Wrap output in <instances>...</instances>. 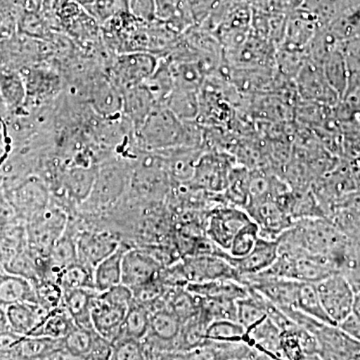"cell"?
I'll list each match as a JSON object with an SVG mask.
<instances>
[{
	"label": "cell",
	"mask_w": 360,
	"mask_h": 360,
	"mask_svg": "<svg viewBox=\"0 0 360 360\" xmlns=\"http://www.w3.org/2000/svg\"><path fill=\"white\" fill-rule=\"evenodd\" d=\"M194 122L195 120L184 122L167 105L158 104L136 129V134L143 148L149 150L196 148L200 136Z\"/></svg>",
	"instance_id": "6da1fadb"
},
{
	"label": "cell",
	"mask_w": 360,
	"mask_h": 360,
	"mask_svg": "<svg viewBox=\"0 0 360 360\" xmlns=\"http://www.w3.org/2000/svg\"><path fill=\"white\" fill-rule=\"evenodd\" d=\"M160 58L146 51H129L116 54L111 60L108 75L120 90L143 84L155 72Z\"/></svg>",
	"instance_id": "7a4b0ae2"
},
{
	"label": "cell",
	"mask_w": 360,
	"mask_h": 360,
	"mask_svg": "<svg viewBox=\"0 0 360 360\" xmlns=\"http://www.w3.org/2000/svg\"><path fill=\"white\" fill-rule=\"evenodd\" d=\"M315 285L322 309L336 326L354 311V290L342 272H335Z\"/></svg>",
	"instance_id": "3957f363"
},
{
	"label": "cell",
	"mask_w": 360,
	"mask_h": 360,
	"mask_svg": "<svg viewBox=\"0 0 360 360\" xmlns=\"http://www.w3.org/2000/svg\"><path fill=\"white\" fill-rule=\"evenodd\" d=\"M251 220L245 208L220 205L213 208L206 222V236L220 250L229 251L238 232Z\"/></svg>",
	"instance_id": "277c9868"
},
{
	"label": "cell",
	"mask_w": 360,
	"mask_h": 360,
	"mask_svg": "<svg viewBox=\"0 0 360 360\" xmlns=\"http://www.w3.org/2000/svg\"><path fill=\"white\" fill-rule=\"evenodd\" d=\"M232 168L231 158L224 153L201 155L191 180V186L210 193L221 194L229 184Z\"/></svg>",
	"instance_id": "5b68a950"
},
{
	"label": "cell",
	"mask_w": 360,
	"mask_h": 360,
	"mask_svg": "<svg viewBox=\"0 0 360 360\" xmlns=\"http://www.w3.org/2000/svg\"><path fill=\"white\" fill-rule=\"evenodd\" d=\"M180 264L187 283H202L221 278L236 279L240 283L238 272L219 255H186Z\"/></svg>",
	"instance_id": "8992f818"
},
{
	"label": "cell",
	"mask_w": 360,
	"mask_h": 360,
	"mask_svg": "<svg viewBox=\"0 0 360 360\" xmlns=\"http://www.w3.org/2000/svg\"><path fill=\"white\" fill-rule=\"evenodd\" d=\"M245 210L257 224L260 238L277 239L295 222L278 202L269 198L250 201Z\"/></svg>",
	"instance_id": "52a82bcc"
},
{
	"label": "cell",
	"mask_w": 360,
	"mask_h": 360,
	"mask_svg": "<svg viewBox=\"0 0 360 360\" xmlns=\"http://www.w3.org/2000/svg\"><path fill=\"white\" fill-rule=\"evenodd\" d=\"M215 255L225 258L238 272L239 276H250L264 271L271 266L278 257L277 239L258 238L255 248L245 257H234L225 250H217Z\"/></svg>",
	"instance_id": "ba28073f"
},
{
	"label": "cell",
	"mask_w": 360,
	"mask_h": 360,
	"mask_svg": "<svg viewBox=\"0 0 360 360\" xmlns=\"http://www.w3.org/2000/svg\"><path fill=\"white\" fill-rule=\"evenodd\" d=\"M162 269L148 251L127 250L122 257V283L134 290L160 278Z\"/></svg>",
	"instance_id": "9c48e42d"
},
{
	"label": "cell",
	"mask_w": 360,
	"mask_h": 360,
	"mask_svg": "<svg viewBox=\"0 0 360 360\" xmlns=\"http://www.w3.org/2000/svg\"><path fill=\"white\" fill-rule=\"evenodd\" d=\"M86 96L87 103L97 115L108 120L122 115V91L108 75L94 77L86 90Z\"/></svg>",
	"instance_id": "30bf717a"
},
{
	"label": "cell",
	"mask_w": 360,
	"mask_h": 360,
	"mask_svg": "<svg viewBox=\"0 0 360 360\" xmlns=\"http://www.w3.org/2000/svg\"><path fill=\"white\" fill-rule=\"evenodd\" d=\"M129 307L106 300L101 292L92 300L91 322L94 330L113 342L122 333L123 322Z\"/></svg>",
	"instance_id": "8fae6325"
},
{
	"label": "cell",
	"mask_w": 360,
	"mask_h": 360,
	"mask_svg": "<svg viewBox=\"0 0 360 360\" xmlns=\"http://www.w3.org/2000/svg\"><path fill=\"white\" fill-rule=\"evenodd\" d=\"M281 349L283 359H321L315 336L295 321L281 331Z\"/></svg>",
	"instance_id": "7c38bea8"
},
{
	"label": "cell",
	"mask_w": 360,
	"mask_h": 360,
	"mask_svg": "<svg viewBox=\"0 0 360 360\" xmlns=\"http://www.w3.org/2000/svg\"><path fill=\"white\" fill-rule=\"evenodd\" d=\"M51 310L44 309L39 302H21L6 307L9 328L22 335H30Z\"/></svg>",
	"instance_id": "4fadbf2b"
},
{
	"label": "cell",
	"mask_w": 360,
	"mask_h": 360,
	"mask_svg": "<svg viewBox=\"0 0 360 360\" xmlns=\"http://www.w3.org/2000/svg\"><path fill=\"white\" fill-rule=\"evenodd\" d=\"M187 290L206 300L238 302L250 295V288L231 278L217 279L202 283H188Z\"/></svg>",
	"instance_id": "5bb4252c"
},
{
	"label": "cell",
	"mask_w": 360,
	"mask_h": 360,
	"mask_svg": "<svg viewBox=\"0 0 360 360\" xmlns=\"http://www.w3.org/2000/svg\"><path fill=\"white\" fill-rule=\"evenodd\" d=\"M122 115L127 116L135 129H139L149 113L158 105L143 84L122 90Z\"/></svg>",
	"instance_id": "9a60e30c"
},
{
	"label": "cell",
	"mask_w": 360,
	"mask_h": 360,
	"mask_svg": "<svg viewBox=\"0 0 360 360\" xmlns=\"http://www.w3.org/2000/svg\"><path fill=\"white\" fill-rule=\"evenodd\" d=\"M94 288L63 290V307L78 326L94 329L91 322L92 300L98 295Z\"/></svg>",
	"instance_id": "2e32d148"
},
{
	"label": "cell",
	"mask_w": 360,
	"mask_h": 360,
	"mask_svg": "<svg viewBox=\"0 0 360 360\" xmlns=\"http://www.w3.org/2000/svg\"><path fill=\"white\" fill-rule=\"evenodd\" d=\"M118 246L120 243L106 234H86L78 243V259L94 269L101 260L117 250Z\"/></svg>",
	"instance_id": "e0dca14e"
},
{
	"label": "cell",
	"mask_w": 360,
	"mask_h": 360,
	"mask_svg": "<svg viewBox=\"0 0 360 360\" xmlns=\"http://www.w3.org/2000/svg\"><path fill=\"white\" fill-rule=\"evenodd\" d=\"M21 302H37L32 284L25 276L0 271V307L6 309Z\"/></svg>",
	"instance_id": "ac0fdd59"
},
{
	"label": "cell",
	"mask_w": 360,
	"mask_h": 360,
	"mask_svg": "<svg viewBox=\"0 0 360 360\" xmlns=\"http://www.w3.org/2000/svg\"><path fill=\"white\" fill-rule=\"evenodd\" d=\"M127 250L120 245L117 250L94 267V288L98 292H103L122 283V257Z\"/></svg>",
	"instance_id": "d6986e66"
},
{
	"label": "cell",
	"mask_w": 360,
	"mask_h": 360,
	"mask_svg": "<svg viewBox=\"0 0 360 360\" xmlns=\"http://www.w3.org/2000/svg\"><path fill=\"white\" fill-rule=\"evenodd\" d=\"M181 328L182 321L168 307H162L150 312L149 333L160 342L177 343Z\"/></svg>",
	"instance_id": "ffe728a7"
},
{
	"label": "cell",
	"mask_w": 360,
	"mask_h": 360,
	"mask_svg": "<svg viewBox=\"0 0 360 360\" xmlns=\"http://www.w3.org/2000/svg\"><path fill=\"white\" fill-rule=\"evenodd\" d=\"M63 340L44 338V336L25 335L20 341L13 359H52L53 355L63 349Z\"/></svg>",
	"instance_id": "44dd1931"
},
{
	"label": "cell",
	"mask_w": 360,
	"mask_h": 360,
	"mask_svg": "<svg viewBox=\"0 0 360 360\" xmlns=\"http://www.w3.org/2000/svg\"><path fill=\"white\" fill-rule=\"evenodd\" d=\"M165 105L184 122H194L200 115V91L174 89Z\"/></svg>",
	"instance_id": "7402d4cb"
},
{
	"label": "cell",
	"mask_w": 360,
	"mask_h": 360,
	"mask_svg": "<svg viewBox=\"0 0 360 360\" xmlns=\"http://www.w3.org/2000/svg\"><path fill=\"white\" fill-rule=\"evenodd\" d=\"M75 326L72 317L61 305L58 309L51 310L44 321L39 324V328L35 329L30 335L63 340Z\"/></svg>",
	"instance_id": "603a6c76"
},
{
	"label": "cell",
	"mask_w": 360,
	"mask_h": 360,
	"mask_svg": "<svg viewBox=\"0 0 360 360\" xmlns=\"http://www.w3.org/2000/svg\"><path fill=\"white\" fill-rule=\"evenodd\" d=\"M250 174L245 168H232L229 184L221 195L225 205L245 208L250 200Z\"/></svg>",
	"instance_id": "cb8c5ba5"
},
{
	"label": "cell",
	"mask_w": 360,
	"mask_h": 360,
	"mask_svg": "<svg viewBox=\"0 0 360 360\" xmlns=\"http://www.w3.org/2000/svg\"><path fill=\"white\" fill-rule=\"evenodd\" d=\"M96 330L82 328L75 324L65 338H63V347L71 359H87L94 347Z\"/></svg>",
	"instance_id": "d4e9b609"
},
{
	"label": "cell",
	"mask_w": 360,
	"mask_h": 360,
	"mask_svg": "<svg viewBox=\"0 0 360 360\" xmlns=\"http://www.w3.org/2000/svg\"><path fill=\"white\" fill-rule=\"evenodd\" d=\"M150 326V311L148 307L134 302L127 310L120 335L129 336L141 340L148 335Z\"/></svg>",
	"instance_id": "484cf974"
},
{
	"label": "cell",
	"mask_w": 360,
	"mask_h": 360,
	"mask_svg": "<svg viewBox=\"0 0 360 360\" xmlns=\"http://www.w3.org/2000/svg\"><path fill=\"white\" fill-rule=\"evenodd\" d=\"M295 309L300 310V311L314 317L317 321L326 322V323L335 324L329 319L328 314L322 309L321 300H319V292H317L315 283H300Z\"/></svg>",
	"instance_id": "4316f807"
},
{
	"label": "cell",
	"mask_w": 360,
	"mask_h": 360,
	"mask_svg": "<svg viewBox=\"0 0 360 360\" xmlns=\"http://www.w3.org/2000/svg\"><path fill=\"white\" fill-rule=\"evenodd\" d=\"M82 6L101 26L116 16L129 13V0H89Z\"/></svg>",
	"instance_id": "83f0119b"
},
{
	"label": "cell",
	"mask_w": 360,
	"mask_h": 360,
	"mask_svg": "<svg viewBox=\"0 0 360 360\" xmlns=\"http://www.w3.org/2000/svg\"><path fill=\"white\" fill-rule=\"evenodd\" d=\"M245 338V326L231 319H215L205 330V340L217 342H243Z\"/></svg>",
	"instance_id": "f1b7e54d"
},
{
	"label": "cell",
	"mask_w": 360,
	"mask_h": 360,
	"mask_svg": "<svg viewBox=\"0 0 360 360\" xmlns=\"http://www.w3.org/2000/svg\"><path fill=\"white\" fill-rule=\"evenodd\" d=\"M58 283L63 290L94 288V269L82 262H75L59 271Z\"/></svg>",
	"instance_id": "f546056e"
},
{
	"label": "cell",
	"mask_w": 360,
	"mask_h": 360,
	"mask_svg": "<svg viewBox=\"0 0 360 360\" xmlns=\"http://www.w3.org/2000/svg\"><path fill=\"white\" fill-rule=\"evenodd\" d=\"M342 56L347 68V94H352L360 87V39L345 42L342 47Z\"/></svg>",
	"instance_id": "4dcf8cb0"
},
{
	"label": "cell",
	"mask_w": 360,
	"mask_h": 360,
	"mask_svg": "<svg viewBox=\"0 0 360 360\" xmlns=\"http://www.w3.org/2000/svg\"><path fill=\"white\" fill-rule=\"evenodd\" d=\"M258 238H259V229L251 219L234 236L231 248L226 252L234 257H245L255 248Z\"/></svg>",
	"instance_id": "1f68e13d"
},
{
	"label": "cell",
	"mask_w": 360,
	"mask_h": 360,
	"mask_svg": "<svg viewBox=\"0 0 360 360\" xmlns=\"http://www.w3.org/2000/svg\"><path fill=\"white\" fill-rule=\"evenodd\" d=\"M143 345L141 340L129 338V336L120 335L112 342V354L110 359L115 360H134L144 359Z\"/></svg>",
	"instance_id": "d6a6232c"
},
{
	"label": "cell",
	"mask_w": 360,
	"mask_h": 360,
	"mask_svg": "<svg viewBox=\"0 0 360 360\" xmlns=\"http://www.w3.org/2000/svg\"><path fill=\"white\" fill-rule=\"evenodd\" d=\"M51 251L52 264L59 271L77 262V250L70 239H58Z\"/></svg>",
	"instance_id": "836d02e7"
},
{
	"label": "cell",
	"mask_w": 360,
	"mask_h": 360,
	"mask_svg": "<svg viewBox=\"0 0 360 360\" xmlns=\"http://www.w3.org/2000/svg\"><path fill=\"white\" fill-rule=\"evenodd\" d=\"M35 288L37 302L47 310L63 305V290L58 283L45 281Z\"/></svg>",
	"instance_id": "e575fe53"
},
{
	"label": "cell",
	"mask_w": 360,
	"mask_h": 360,
	"mask_svg": "<svg viewBox=\"0 0 360 360\" xmlns=\"http://www.w3.org/2000/svg\"><path fill=\"white\" fill-rule=\"evenodd\" d=\"M129 13L141 22L153 23L158 20L155 0H129Z\"/></svg>",
	"instance_id": "d590c367"
},
{
	"label": "cell",
	"mask_w": 360,
	"mask_h": 360,
	"mask_svg": "<svg viewBox=\"0 0 360 360\" xmlns=\"http://www.w3.org/2000/svg\"><path fill=\"white\" fill-rule=\"evenodd\" d=\"M25 335L14 333L11 329L0 333V356L13 359L14 354Z\"/></svg>",
	"instance_id": "8d00e7d4"
},
{
	"label": "cell",
	"mask_w": 360,
	"mask_h": 360,
	"mask_svg": "<svg viewBox=\"0 0 360 360\" xmlns=\"http://www.w3.org/2000/svg\"><path fill=\"white\" fill-rule=\"evenodd\" d=\"M112 354V342L99 335L96 331L94 347L87 359H110Z\"/></svg>",
	"instance_id": "74e56055"
},
{
	"label": "cell",
	"mask_w": 360,
	"mask_h": 360,
	"mask_svg": "<svg viewBox=\"0 0 360 360\" xmlns=\"http://www.w3.org/2000/svg\"><path fill=\"white\" fill-rule=\"evenodd\" d=\"M338 328L350 338L360 342V317L352 312L342 321L338 324Z\"/></svg>",
	"instance_id": "f35d334b"
},
{
	"label": "cell",
	"mask_w": 360,
	"mask_h": 360,
	"mask_svg": "<svg viewBox=\"0 0 360 360\" xmlns=\"http://www.w3.org/2000/svg\"><path fill=\"white\" fill-rule=\"evenodd\" d=\"M8 329L11 328H9L8 319H7L6 309L0 307V333L8 330Z\"/></svg>",
	"instance_id": "ab89813d"
}]
</instances>
